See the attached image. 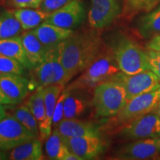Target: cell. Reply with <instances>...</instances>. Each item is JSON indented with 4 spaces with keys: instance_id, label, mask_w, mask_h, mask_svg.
I'll list each match as a JSON object with an SVG mask.
<instances>
[{
    "instance_id": "obj_7",
    "label": "cell",
    "mask_w": 160,
    "mask_h": 160,
    "mask_svg": "<svg viewBox=\"0 0 160 160\" xmlns=\"http://www.w3.org/2000/svg\"><path fill=\"white\" fill-rule=\"evenodd\" d=\"M111 80L118 82L125 88L128 101L133 97L160 88V82L151 71L127 75L120 71Z\"/></svg>"
},
{
    "instance_id": "obj_15",
    "label": "cell",
    "mask_w": 160,
    "mask_h": 160,
    "mask_svg": "<svg viewBox=\"0 0 160 160\" xmlns=\"http://www.w3.org/2000/svg\"><path fill=\"white\" fill-rule=\"evenodd\" d=\"M66 89L68 92L64 104V119H77L85 113L89 105L87 90Z\"/></svg>"
},
{
    "instance_id": "obj_31",
    "label": "cell",
    "mask_w": 160,
    "mask_h": 160,
    "mask_svg": "<svg viewBox=\"0 0 160 160\" xmlns=\"http://www.w3.org/2000/svg\"><path fill=\"white\" fill-rule=\"evenodd\" d=\"M68 91L67 89H64L59 98H58L53 117V128H55L60 123V122L64 119V104H65V98L68 95Z\"/></svg>"
},
{
    "instance_id": "obj_6",
    "label": "cell",
    "mask_w": 160,
    "mask_h": 160,
    "mask_svg": "<svg viewBox=\"0 0 160 160\" xmlns=\"http://www.w3.org/2000/svg\"><path fill=\"white\" fill-rule=\"evenodd\" d=\"M160 103V88L143 93L128 100L118 114L115 123L125 125L142 116L153 112Z\"/></svg>"
},
{
    "instance_id": "obj_23",
    "label": "cell",
    "mask_w": 160,
    "mask_h": 160,
    "mask_svg": "<svg viewBox=\"0 0 160 160\" xmlns=\"http://www.w3.org/2000/svg\"><path fill=\"white\" fill-rule=\"evenodd\" d=\"M11 13L19 22L24 31H30L38 27L45 21L49 13L39 8L11 9Z\"/></svg>"
},
{
    "instance_id": "obj_5",
    "label": "cell",
    "mask_w": 160,
    "mask_h": 160,
    "mask_svg": "<svg viewBox=\"0 0 160 160\" xmlns=\"http://www.w3.org/2000/svg\"><path fill=\"white\" fill-rule=\"evenodd\" d=\"M67 71L61 62L59 45L48 51L44 61L31 69V85L45 88L50 85H65L70 81Z\"/></svg>"
},
{
    "instance_id": "obj_24",
    "label": "cell",
    "mask_w": 160,
    "mask_h": 160,
    "mask_svg": "<svg viewBox=\"0 0 160 160\" xmlns=\"http://www.w3.org/2000/svg\"><path fill=\"white\" fill-rule=\"evenodd\" d=\"M45 153L52 160H65L70 151L65 142L62 136L57 129H53L51 135L46 139Z\"/></svg>"
},
{
    "instance_id": "obj_26",
    "label": "cell",
    "mask_w": 160,
    "mask_h": 160,
    "mask_svg": "<svg viewBox=\"0 0 160 160\" xmlns=\"http://www.w3.org/2000/svg\"><path fill=\"white\" fill-rule=\"evenodd\" d=\"M24 31L11 10L0 11V39L19 36Z\"/></svg>"
},
{
    "instance_id": "obj_29",
    "label": "cell",
    "mask_w": 160,
    "mask_h": 160,
    "mask_svg": "<svg viewBox=\"0 0 160 160\" xmlns=\"http://www.w3.org/2000/svg\"><path fill=\"white\" fill-rule=\"evenodd\" d=\"M25 69V68L17 60L0 53V73L23 75Z\"/></svg>"
},
{
    "instance_id": "obj_28",
    "label": "cell",
    "mask_w": 160,
    "mask_h": 160,
    "mask_svg": "<svg viewBox=\"0 0 160 160\" xmlns=\"http://www.w3.org/2000/svg\"><path fill=\"white\" fill-rule=\"evenodd\" d=\"M160 4V0H125L122 13L131 17L140 12H148Z\"/></svg>"
},
{
    "instance_id": "obj_22",
    "label": "cell",
    "mask_w": 160,
    "mask_h": 160,
    "mask_svg": "<svg viewBox=\"0 0 160 160\" xmlns=\"http://www.w3.org/2000/svg\"><path fill=\"white\" fill-rule=\"evenodd\" d=\"M137 31L144 39L160 34V4L138 19Z\"/></svg>"
},
{
    "instance_id": "obj_25",
    "label": "cell",
    "mask_w": 160,
    "mask_h": 160,
    "mask_svg": "<svg viewBox=\"0 0 160 160\" xmlns=\"http://www.w3.org/2000/svg\"><path fill=\"white\" fill-rule=\"evenodd\" d=\"M65 85H55L43 88L44 102H45L47 125L50 131L53 128V117L58 98L63 91Z\"/></svg>"
},
{
    "instance_id": "obj_8",
    "label": "cell",
    "mask_w": 160,
    "mask_h": 160,
    "mask_svg": "<svg viewBox=\"0 0 160 160\" xmlns=\"http://www.w3.org/2000/svg\"><path fill=\"white\" fill-rule=\"evenodd\" d=\"M120 137L125 139L139 140L160 137V117L154 111L142 116L123 125Z\"/></svg>"
},
{
    "instance_id": "obj_37",
    "label": "cell",
    "mask_w": 160,
    "mask_h": 160,
    "mask_svg": "<svg viewBox=\"0 0 160 160\" xmlns=\"http://www.w3.org/2000/svg\"><path fill=\"white\" fill-rule=\"evenodd\" d=\"M4 151L0 149V160H2V159H8V157H7V154L3 152Z\"/></svg>"
},
{
    "instance_id": "obj_4",
    "label": "cell",
    "mask_w": 160,
    "mask_h": 160,
    "mask_svg": "<svg viewBox=\"0 0 160 160\" xmlns=\"http://www.w3.org/2000/svg\"><path fill=\"white\" fill-rule=\"evenodd\" d=\"M128 102L125 88L113 80L96 86L92 97V105L97 117H116Z\"/></svg>"
},
{
    "instance_id": "obj_33",
    "label": "cell",
    "mask_w": 160,
    "mask_h": 160,
    "mask_svg": "<svg viewBox=\"0 0 160 160\" xmlns=\"http://www.w3.org/2000/svg\"><path fill=\"white\" fill-rule=\"evenodd\" d=\"M71 1L72 0H43L39 8L50 14Z\"/></svg>"
},
{
    "instance_id": "obj_20",
    "label": "cell",
    "mask_w": 160,
    "mask_h": 160,
    "mask_svg": "<svg viewBox=\"0 0 160 160\" xmlns=\"http://www.w3.org/2000/svg\"><path fill=\"white\" fill-rule=\"evenodd\" d=\"M8 159L11 160H42L45 159L42 141L34 138L10 150Z\"/></svg>"
},
{
    "instance_id": "obj_12",
    "label": "cell",
    "mask_w": 160,
    "mask_h": 160,
    "mask_svg": "<svg viewBox=\"0 0 160 160\" xmlns=\"http://www.w3.org/2000/svg\"><path fill=\"white\" fill-rule=\"evenodd\" d=\"M63 138L69 151L81 160L94 159L105 150V144L101 135Z\"/></svg>"
},
{
    "instance_id": "obj_35",
    "label": "cell",
    "mask_w": 160,
    "mask_h": 160,
    "mask_svg": "<svg viewBox=\"0 0 160 160\" xmlns=\"http://www.w3.org/2000/svg\"><path fill=\"white\" fill-rule=\"evenodd\" d=\"M0 104L2 105H13L12 102L6 97L1 89H0Z\"/></svg>"
},
{
    "instance_id": "obj_32",
    "label": "cell",
    "mask_w": 160,
    "mask_h": 160,
    "mask_svg": "<svg viewBox=\"0 0 160 160\" xmlns=\"http://www.w3.org/2000/svg\"><path fill=\"white\" fill-rule=\"evenodd\" d=\"M146 53L150 71L157 76L160 82V52L148 50L146 51Z\"/></svg>"
},
{
    "instance_id": "obj_19",
    "label": "cell",
    "mask_w": 160,
    "mask_h": 160,
    "mask_svg": "<svg viewBox=\"0 0 160 160\" xmlns=\"http://www.w3.org/2000/svg\"><path fill=\"white\" fill-rule=\"evenodd\" d=\"M20 37L26 56L33 68L45 60L49 49L40 42L32 30L24 32Z\"/></svg>"
},
{
    "instance_id": "obj_18",
    "label": "cell",
    "mask_w": 160,
    "mask_h": 160,
    "mask_svg": "<svg viewBox=\"0 0 160 160\" xmlns=\"http://www.w3.org/2000/svg\"><path fill=\"white\" fill-rule=\"evenodd\" d=\"M26 105L29 108L32 114L37 120L39 128V139L42 142L46 140L51 135L52 131H50L47 125L45 102H44L43 88H37L34 93L28 98Z\"/></svg>"
},
{
    "instance_id": "obj_36",
    "label": "cell",
    "mask_w": 160,
    "mask_h": 160,
    "mask_svg": "<svg viewBox=\"0 0 160 160\" xmlns=\"http://www.w3.org/2000/svg\"><path fill=\"white\" fill-rule=\"evenodd\" d=\"M6 105L0 104V120L2 119L7 116V111H6Z\"/></svg>"
},
{
    "instance_id": "obj_17",
    "label": "cell",
    "mask_w": 160,
    "mask_h": 160,
    "mask_svg": "<svg viewBox=\"0 0 160 160\" xmlns=\"http://www.w3.org/2000/svg\"><path fill=\"white\" fill-rule=\"evenodd\" d=\"M32 31L40 42L48 49L59 45L74 33L72 29L62 28L45 22Z\"/></svg>"
},
{
    "instance_id": "obj_39",
    "label": "cell",
    "mask_w": 160,
    "mask_h": 160,
    "mask_svg": "<svg viewBox=\"0 0 160 160\" xmlns=\"http://www.w3.org/2000/svg\"><path fill=\"white\" fill-rule=\"evenodd\" d=\"M158 139H159V143H160V137L158 138Z\"/></svg>"
},
{
    "instance_id": "obj_10",
    "label": "cell",
    "mask_w": 160,
    "mask_h": 160,
    "mask_svg": "<svg viewBox=\"0 0 160 160\" xmlns=\"http://www.w3.org/2000/svg\"><path fill=\"white\" fill-rule=\"evenodd\" d=\"M36 137L13 116H6L0 120V149L10 151Z\"/></svg>"
},
{
    "instance_id": "obj_34",
    "label": "cell",
    "mask_w": 160,
    "mask_h": 160,
    "mask_svg": "<svg viewBox=\"0 0 160 160\" xmlns=\"http://www.w3.org/2000/svg\"><path fill=\"white\" fill-rule=\"evenodd\" d=\"M148 50L160 52V34L154 36L146 44Z\"/></svg>"
},
{
    "instance_id": "obj_3",
    "label": "cell",
    "mask_w": 160,
    "mask_h": 160,
    "mask_svg": "<svg viewBox=\"0 0 160 160\" xmlns=\"http://www.w3.org/2000/svg\"><path fill=\"white\" fill-rule=\"evenodd\" d=\"M111 48L120 71L125 74H137L150 70L146 51L131 38L117 35L112 42Z\"/></svg>"
},
{
    "instance_id": "obj_30",
    "label": "cell",
    "mask_w": 160,
    "mask_h": 160,
    "mask_svg": "<svg viewBox=\"0 0 160 160\" xmlns=\"http://www.w3.org/2000/svg\"><path fill=\"white\" fill-rule=\"evenodd\" d=\"M43 0H0V5L11 9L39 8Z\"/></svg>"
},
{
    "instance_id": "obj_1",
    "label": "cell",
    "mask_w": 160,
    "mask_h": 160,
    "mask_svg": "<svg viewBox=\"0 0 160 160\" xmlns=\"http://www.w3.org/2000/svg\"><path fill=\"white\" fill-rule=\"evenodd\" d=\"M61 62L70 79L83 72L103 49L102 39L93 31L73 33L59 45Z\"/></svg>"
},
{
    "instance_id": "obj_13",
    "label": "cell",
    "mask_w": 160,
    "mask_h": 160,
    "mask_svg": "<svg viewBox=\"0 0 160 160\" xmlns=\"http://www.w3.org/2000/svg\"><path fill=\"white\" fill-rule=\"evenodd\" d=\"M160 154L158 138L134 140L117 151L115 158L122 160H145L154 159Z\"/></svg>"
},
{
    "instance_id": "obj_2",
    "label": "cell",
    "mask_w": 160,
    "mask_h": 160,
    "mask_svg": "<svg viewBox=\"0 0 160 160\" xmlns=\"http://www.w3.org/2000/svg\"><path fill=\"white\" fill-rule=\"evenodd\" d=\"M119 72V67L111 48L105 50L103 48L91 65L67 88H94L99 84L111 80Z\"/></svg>"
},
{
    "instance_id": "obj_16",
    "label": "cell",
    "mask_w": 160,
    "mask_h": 160,
    "mask_svg": "<svg viewBox=\"0 0 160 160\" xmlns=\"http://www.w3.org/2000/svg\"><path fill=\"white\" fill-rule=\"evenodd\" d=\"M54 129L65 138L101 135L98 126L90 122L77 119H64Z\"/></svg>"
},
{
    "instance_id": "obj_11",
    "label": "cell",
    "mask_w": 160,
    "mask_h": 160,
    "mask_svg": "<svg viewBox=\"0 0 160 160\" xmlns=\"http://www.w3.org/2000/svg\"><path fill=\"white\" fill-rule=\"evenodd\" d=\"M86 11L80 0H72L67 5L50 13L45 22L66 29L77 28L85 21Z\"/></svg>"
},
{
    "instance_id": "obj_27",
    "label": "cell",
    "mask_w": 160,
    "mask_h": 160,
    "mask_svg": "<svg viewBox=\"0 0 160 160\" xmlns=\"http://www.w3.org/2000/svg\"><path fill=\"white\" fill-rule=\"evenodd\" d=\"M36 137H39V128L35 117L32 114L27 105H22L17 107L13 111V115Z\"/></svg>"
},
{
    "instance_id": "obj_38",
    "label": "cell",
    "mask_w": 160,
    "mask_h": 160,
    "mask_svg": "<svg viewBox=\"0 0 160 160\" xmlns=\"http://www.w3.org/2000/svg\"><path fill=\"white\" fill-rule=\"evenodd\" d=\"M154 112L160 117V103H159V105H158V107L157 108V109H156L155 111H154Z\"/></svg>"
},
{
    "instance_id": "obj_14",
    "label": "cell",
    "mask_w": 160,
    "mask_h": 160,
    "mask_svg": "<svg viewBox=\"0 0 160 160\" xmlns=\"http://www.w3.org/2000/svg\"><path fill=\"white\" fill-rule=\"evenodd\" d=\"M31 82L22 74L0 73V89L13 103L21 102L28 94Z\"/></svg>"
},
{
    "instance_id": "obj_9",
    "label": "cell",
    "mask_w": 160,
    "mask_h": 160,
    "mask_svg": "<svg viewBox=\"0 0 160 160\" xmlns=\"http://www.w3.org/2000/svg\"><path fill=\"white\" fill-rule=\"evenodd\" d=\"M122 12L119 0H91L88 21L91 28L102 30L111 25Z\"/></svg>"
},
{
    "instance_id": "obj_21",
    "label": "cell",
    "mask_w": 160,
    "mask_h": 160,
    "mask_svg": "<svg viewBox=\"0 0 160 160\" xmlns=\"http://www.w3.org/2000/svg\"><path fill=\"white\" fill-rule=\"evenodd\" d=\"M0 53L17 60L26 69L33 68L26 56L20 35L7 39H0Z\"/></svg>"
}]
</instances>
